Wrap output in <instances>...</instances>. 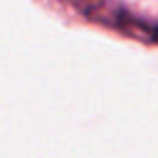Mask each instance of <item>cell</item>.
<instances>
[{"label":"cell","mask_w":158,"mask_h":158,"mask_svg":"<svg viewBox=\"0 0 158 158\" xmlns=\"http://www.w3.org/2000/svg\"><path fill=\"white\" fill-rule=\"evenodd\" d=\"M89 22H96L106 30H114L128 40L156 44L158 47V22L133 12L131 7L121 5L118 0H64Z\"/></svg>","instance_id":"1"}]
</instances>
